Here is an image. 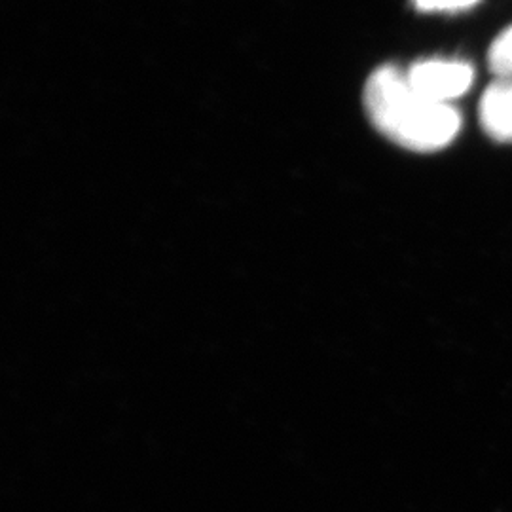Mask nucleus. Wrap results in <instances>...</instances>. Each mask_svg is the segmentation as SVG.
<instances>
[{"mask_svg": "<svg viewBox=\"0 0 512 512\" xmlns=\"http://www.w3.org/2000/svg\"><path fill=\"white\" fill-rule=\"evenodd\" d=\"M365 109L374 128L395 145L414 152H437L448 147L461 129V114L448 103L416 92L406 74L385 65L370 74L365 86Z\"/></svg>", "mask_w": 512, "mask_h": 512, "instance_id": "nucleus-1", "label": "nucleus"}, {"mask_svg": "<svg viewBox=\"0 0 512 512\" xmlns=\"http://www.w3.org/2000/svg\"><path fill=\"white\" fill-rule=\"evenodd\" d=\"M406 78L423 97L448 103L469 92L475 67L459 59H423L410 67Z\"/></svg>", "mask_w": 512, "mask_h": 512, "instance_id": "nucleus-2", "label": "nucleus"}, {"mask_svg": "<svg viewBox=\"0 0 512 512\" xmlns=\"http://www.w3.org/2000/svg\"><path fill=\"white\" fill-rule=\"evenodd\" d=\"M478 120L490 139L512 143V76L495 78L482 93Z\"/></svg>", "mask_w": 512, "mask_h": 512, "instance_id": "nucleus-3", "label": "nucleus"}, {"mask_svg": "<svg viewBox=\"0 0 512 512\" xmlns=\"http://www.w3.org/2000/svg\"><path fill=\"white\" fill-rule=\"evenodd\" d=\"M488 65L495 78L512 76V25L492 42L488 52Z\"/></svg>", "mask_w": 512, "mask_h": 512, "instance_id": "nucleus-4", "label": "nucleus"}, {"mask_svg": "<svg viewBox=\"0 0 512 512\" xmlns=\"http://www.w3.org/2000/svg\"><path fill=\"white\" fill-rule=\"evenodd\" d=\"M420 12H461L476 6L480 0H412Z\"/></svg>", "mask_w": 512, "mask_h": 512, "instance_id": "nucleus-5", "label": "nucleus"}]
</instances>
